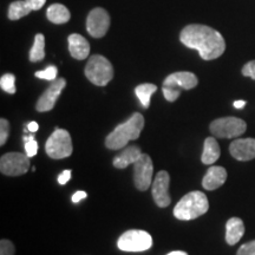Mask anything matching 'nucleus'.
I'll list each match as a JSON object with an SVG mask.
<instances>
[{"label": "nucleus", "mask_w": 255, "mask_h": 255, "mask_svg": "<svg viewBox=\"0 0 255 255\" xmlns=\"http://www.w3.org/2000/svg\"><path fill=\"white\" fill-rule=\"evenodd\" d=\"M144 128V117L141 114L135 113L126 122L115 128L113 132L108 135L105 145L111 150H119L126 146L130 141H135L141 135Z\"/></svg>", "instance_id": "nucleus-2"}, {"label": "nucleus", "mask_w": 255, "mask_h": 255, "mask_svg": "<svg viewBox=\"0 0 255 255\" xmlns=\"http://www.w3.org/2000/svg\"><path fill=\"white\" fill-rule=\"evenodd\" d=\"M66 85V81L64 78H57L52 82V84L46 89V91L40 96L36 104V109L39 113H46L55 108L57 100Z\"/></svg>", "instance_id": "nucleus-12"}, {"label": "nucleus", "mask_w": 255, "mask_h": 255, "mask_svg": "<svg viewBox=\"0 0 255 255\" xmlns=\"http://www.w3.org/2000/svg\"><path fill=\"white\" fill-rule=\"evenodd\" d=\"M0 87H1L2 90L7 92L9 95H13L17 91L15 89V77L12 73H6V75L1 76L0 78Z\"/></svg>", "instance_id": "nucleus-24"}, {"label": "nucleus", "mask_w": 255, "mask_h": 255, "mask_svg": "<svg viewBox=\"0 0 255 255\" xmlns=\"http://www.w3.org/2000/svg\"><path fill=\"white\" fill-rule=\"evenodd\" d=\"M209 209V202L202 191H190L177 202L174 208V216L182 221H189L206 214Z\"/></svg>", "instance_id": "nucleus-3"}, {"label": "nucleus", "mask_w": 255, "mask_h": 255, "mask_svg": "<svg viewBox=\"0 0 255 255\" xmlns=\"http://www.w3.org/2000/svg\"><path fill=\"white\" fill-rule=\"evenodd\" d=\"M237 255H255V240L242 245Z\"/></svg>", "instance_id": "nucleus-29"}, {"label": "nucleus", "mask_w": 255, "mask_h": 255, "mask_svg": "<svg viewBox=\"0 0 255 255\" xmlns=\"http://www.w3.org/2000/svg\"><path fill=\"white\" fill-rule=\"evenodd\" d=\"M46 154L53 159L69 157L72 154V141L70 133L64 129H57L49 137L45 144Z\"/></svg>", "instance_id": "nucleus-6"}, {"label": "nucleus", "mask_w": 255, "mask_h": 255, "mask_svg": "<svg viewBox=\"0 0 255 255\" xmlns=\"http://www.w3.org/2000/svg\"><path fill=\"white\" fill-rule=\"evenodd\" d=\"M220 146L214 137L206 138L205 145H203V152L201 156V161L203 164H213L218 161L220 157Z\"/></svg>", "instance_id": "nucleus-19"}, {"label": "nucleus", "mask_w": 255, "mask_h": 255, "mask_svg": "<svg viewBox=\"0 0 255 255\" xmlns=\"http://www.w3.org/2000/svg\"><path fill=\"white\" fill-rule=\"evenodd\" d=\"M32 9L30 6L26 4L25 0H18L13 1L8 7V18L11 20H19L20 18L25 17L28 13H31Z\"/></svg>", "instance_id": "nucleus-23"}, {"label": "nucleus", "mask_w": 255, "mask_h": 255, "mask_svg": "<svg viewBox=\"0 0 255 255\" xmlns=\"http://www.w3.org/2000/svg\"><path fill=\"white\" fill-rule=\"evenodd\" d=\"M242 75L255 81V60H251L242 68Z\"/></svg>", "instance_id": "nucleus-30"}, {"label": "nucleus", "mask_w": 255, "mask_h": 255, "mask_svg": "<svg viewBox=\"0 0 255 255\" xmlns=\"http://www.w3.org/2000/svg\"><path fill=\"white\" fill-rule=\"evenodd\" d=\"M9 122L7 120H0V145H4L8 138Z\"/></svg>", "instance_id": "nucleus-27"}, {"label": "nucleus", "mask_w": 255, "mask_h": 255, "mask_svg": "<svg viewBox=\"0 0 255 255\" xmlns=\"http://www.w3.org/2000/svg\"><path fill=\"white\" fill-rule=\"evenodd\" d=\"M85 76L92 84L105 87L114 78V68L105 57L94 55L85 66Z\"/></svg>", "instance_id": "nucleus-5"}, {"label": "nucleus", "mask_w": 255, "mask_h": 255, "mask_svg": "<svg viewBox=\"0 0 255 255\" xmlns=\"http://www.w3.org/2000/svg\"><path fill=\"white\" fill-rule=\"evenodd\" d=\"M30 169V157L20 152H7L0 159V171L6 176H20Z\"/></svg>", "instance_id": "nucleus-9"}, {"label": "nucleus", "mask_w": 255, "mask_h": 255, "mask_svg": "<svg viewBox=\"0 0 255 255\" xmlns=\"http://www.w3.org/2000/svg\"><path fill=\"white\" fill-rule=\"evenodd\" d=\"M229 152L238 161L255 158V138H238L229 145Z\"/></svg>", "instance_id": "nucleus-14"}, {"label": "nucleus", "mask_w": 255, "mask_h": 255, "mask_svg": "<svg viewBox=\"0 0 255 255\" xmlns=\"http://www.w3.org/2000/svg\"><path fill=\"white\" fill-rule=\"evenodd\" d=\"M227 180V170L223 167L213 165L210 167L202 180V186L207 190H215L223 186Z\"/></svg>", "instance_id": "nucleus-15"}, {"label": "nucleus", "mask_w": 255, "mask_h": 255, "mask_svg": "<svg viewBox=\"0 0 255 255\" xmlns=\"http://www.w3.org/2000/svg\"><path fill=\"white\" fill-rule=\"evenodd\" d=\"M180 40L189 49L199 51L201 58L205 60L219 58L226 50V43L222 34L206 25H188L181 31Z\"/></svg>", "instance_id": "nucleus-1"}, {"label": "nucleus", "mask_w": 255, "mask_h": 255, "mask_svg": "<svg viewBox=\"0 0 255 255\" xmlns=\"http://www.w3.org/2000/svg\"><path fill=\"white\" fill-rule=\"evenodd\" d=\"M70 178H71V170H64L63 173L58 176V183L66 184L69 182Z\"/></svg>", "instance_id": "nucleus-32"}, {"label": "nucleus", "mask_w": 255, "mask_h": 255, "mask_svg": "<svg viewBox=\"0 0 255 255\" xmlns=\"http://www.w3.org/2000/svg\"><path fill=\"white\" fill-rule=\"evenodd\" d=\"M69 51L75 59L83 60L90 55V44L81 34L73 33L68 38Z\"/></svg>", "instance_id": "nucleus-16"}, {"label": "nucleus", "mask_w": 255, "mask_h": 255, "mask_svg": "<svg viewBox=\"0 0 255 255\" xmlns=\"http://www.w3.org/2000/svg\"><path fill=\"white\" fill-rule=\"evenodd\" d=\"M245 105H246V102L245 101H235L234 102V108H237V109H244Z\"/></svg>", "instance_id": "nucleus-35"}, {"label": "nucleus", "mask_w": 255, "mask_h": 255, "mask_svg": "<svg viewBox=\"0 0 255 255\" xmlns=\"http://www.w3.org/2000/svg\"><path fill=\"white\" fill-rule=\"evenodd\" d=\"M197 77L193 72L180 71L169 75L163 82V95L168 102H175L182 90H190L197 85Z\"/></svg>", "instance_id": "nucleus-4"}, {"label": "nucleus", "mask_w": 255, "mask_h": 255, "mask_svg": "<svg viewBox=\"0 0 255 255\" xmlns=\"http://www.w3.org/2000/svg\"><path fill=\"white\" fill-rule=\"evenodd\" d=\"M36 77L40 78V79H45V81H56L57 79V75H58V69L56 66L50 65L47 66L45 70H41V71H37L36 73Z\"/></svg>", "instance_id": "nucleus-25"}, {"label": "nucleus", "mask_w": 255, "mask_h": 255, "mask_svg": "<svg viewBox=\"0 0 255 255\" xmlns=\"http://www.w3.org/2000/svg\"><path fill=\"white\" fill-rule=\"evenodd\" d=\"M47 19L53 24H65L71 18L70 11L62 4H52L46 11Z\"/></svg>", "instance_id": "nucleus-20"}, {"label": "nucleus", "mask_w": 255, "mask_h": 255, "mask_svg": "<svg viewBox=\"0 0 255 255\" xmlns=\"http://www.w3.org/2000/svg\"><path fill=\"white\" fill-rule=\"evenodd\" d=\"M151 246V235L139 229H131L123 233L117 241V247L123 252H144L150 250Z\"/></svg>", "instance_id": "nucleus-7"}, {"label": "nucleus", "mask_w": 255, "mask_h": 255, "mask_svg": "<svg viewBox=\"0 0 255 255\" xmlns=\"http://www.w3.org/2000/svg\"><path fill=\"white\" fill-rule=\"evenodd\" d=\"M87 196L88 195H87V193H85V191H83V190L76 191V193L72 195V202L77 203V202H79V201L84 200Z\"/></svg>", "instance_id": "nucleus-33"}, {"label": "nucleus", "mask_w": 255, "mask_h": 255, "mask_svg": "<svg viewBox=\"0 0 255 255\" xmlns=\"http://www.w3.org/2000/svg\"><path fill=\"white\" fill-rule=\"evenodd\" d=\"M169 183H170V176L164 170L157 173L154 182H152V197H154L156 205L161 208H165L171 202L170 194H169Z\"/></svg>", "instance_id": "nucleus-13"}, {"label": "nucleus", "mask_w": 255, "mask_h": 255, "mask_svg": "<svg viewBox=\"0 0 255 255\" xmlns=\"http://www.w3.org/2000/svg\"><path fill=\"white\" fill-rule=\"evenodd\" d=\"M39 129V126H38L37 122H30L27 124V130L31 132H36L37 130Z\"/></svg>", "instance_id": "nucleus-34"}, {"label": "nucleus", "mask_w": 255, "mask_h": 255, "mask_svg": "<svg viewBox=\"0 0 255 255\" xmlns=\"http://www.w3.org/2000/svg\"><path fill=\"white\" fill-rule=\"evenodd\" d=\"M44 57H45V37L44 34L38 33L30 51V60L32 63H37L43 60Z\"/></svg>", "instance_id": "nucleus-22"}, {"label": "nucleus", "mask_w": 255, "mask_h": 255, "mask_svg": "<svg viewBox=\"0 0 255 255\" xmlns=\"http://www.w3.org/2000/svg\"><path fill=\"white\" fill-rule=\"evenodd\" d=\"M157 90V87L150 83H145V84H141L135 89V94L138 97L139 102H141L142 107L144 109H148L149 105H150V98L154 92Z\"/></svg>", "instance_id": "nucleus-21"}, {"label": "nucleus", "mask_w": 255, "mask_h": 255, "mask_svg": "<svg viewBox=\"0 0 255 255\" xmlns=\"http://www.w3.org/2000/svg\"><path fill=\"white\" fill-rule=\"evenodd\" d=\"M247 129L245 121L237 117H223L210 123V132L219 138H235Z\"/></svg>", "instance_id": "nucleus-8"}, {"label": "nucleus", "mask_w": 255, "mask_h": 255, "mask_svg": "<svg viewBox=\"0 0 255 255\" xmlns=\"http://www.w3.org/2000/svg\"><path fill=\"white\" fill-rule=\"evenodd\" d=\"M152 174H154V165L150 156L142 154L133 163V181L138 190L144 191L150 187L152 182Z\"/></svg>", "instance_id": "nucleus-10"}, {"label": "nucleus", "mask_w": 255, "mask_h": 255, "mask_svg": "<svg viewBox=\"0 0 255 255\" xmlns=\"http://www.w3.org/2000/svg\"><path fill=\"white\" fill-rule=\"evenodd\" d=\"M141 155H142V151L138 146L136 145L128 146V148L124 149L119 156H116V157L114 158L115 168H119V169L127 168L128 165L135 163L137 159L141 157Z\"/></svg>", "instance_id": "nucleus-18"}, {"label": "nucleus", "mask_w": 255, "mask_h": 255, "mask_svg": "<svg viewBox=\"0 0 255 255\" xmlns=\"http://www.w3.org/2000/svg\"><path fill=\"white\" fill-rule=\"evenodd\" d=\"M167 255H188V254L186 252H182V251H174V252H170V253Z\"/></svg>", "instance_id": "nucleus-36"}, {"label": "nucleus", "mask_w": 255, "mask_h": 255, "mask_svg": "<svg viewBox=\"0 0 255 255\" xmlns=\"http://www.w3.org/2000/svg\"><path fill=\"white\" fill-rule=\"evenodd\" d=\"M24 142H25V151L28 157H33L37 155L38 152V143L34 139V135H28L24 136Z\"/></svg>", "instance_id": "nucleus-26"}, {"label": "nucleus", "mask_w": 255, "mask_h": 255, "mask_svg": "<svg viewBox=\"0 0 255 255\" xmlns=\"http://www.w3.org/2000/svg\"><path fill=\"white\" fill-rule=\"evenodd\" d=\"M110 27V15L102 7H96L89 13L87 30L91 37L102 38L107 34Z\"/></svg>", "instance_id": "nucleus-11"}, {"label": "nucleus", "mask_w": 255, "mask_h": 255, "mask_svg": "<svg viewBox=\"0 0 255 255\" xmlns=\"http://www.w3.org/2000/svg\"><path fill=\"white\" fill-rule=\"evenodd\" d=\"M14 246L11 241L2 239L0 241V255H14Z\"/></svg>", "instance_id": "nucleus-28"}, {"label": "nucleus", "mask_w": 255, "mask_h": 255, "mask_svg": "<svg viewBox=\"0 0 255 255\" xmlns=\"http://www.w3.org/2000/svg\"><path fill=\"white\" fill-rule=\"evenodd\" d=\"M245 234V225L241 219L232 218L226 223V241L231 246L237 245Z\"/></svg>", "instance_id": "nucleus-17"}, {"label": "nucleus", "mask_w": 255, "mask_h": 255, "mask_svg": "<svg viewBox=\"0 0 255 255\" xmlns=\"http://www.w3.org/2000/svg\"><path fill=\"white\" fill-rule=\"evenodd\" d=\"M25 1H26V4L30 6L32 11H38V9H40L44 5H45L46 0H25Z\"/></svg>", "instance_id": "nucleus-31"}]
</instances>
